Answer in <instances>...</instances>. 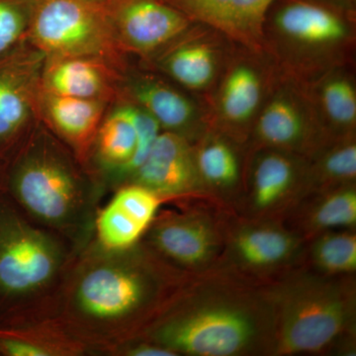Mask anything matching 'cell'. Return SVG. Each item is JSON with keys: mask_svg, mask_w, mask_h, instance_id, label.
Here are the masks:
<instances>
[{"mask_svg": "<svg viewBox=\"0 0 356 356\" xmlns=\"http://www.w3.org/2000/svg\"><path fill=\"white\" fill-rule=\"evenodd\" d=\"M261 100V81L254 70L238 67L229 74L222 88L221 108L228 120H248Z\"/></svg>", "mask_w": 356, "mask_h": 356, "instance_id": "ffe728a7", "label": "cell"}, {"mask_svg": "<svg viewBox=\"0 0 356 356\" xmlns=\"http://www.w3.org/2000/svg\"><path fill=\"white\" fill-rule=\"evenodd\" d=\"M9 189L28 213L51 225L72 221L83 204L74 173L49 154L28 156L14 168Z\"/></svg>", "mask_w": 356, "mask_h": 356, "instance_id": "5b68a950", "label": "cell"}, {"mask_svg": "<svg viewBox=\"0 0 356 356\" xmlns=\"http://www.w3.org/2000/svg\"><path fill=\"white\" fill-rule=\"evenodd\" d=\"M152 242L161 254L180 266L201 268L216 257L220 235L205 215H173L154 227Z\"/></svg>", "mask_w": 356, "mask_h": 356, "instance_id": "ba28073f", "label": "cell"}, {"mask_svg": "<svg viewBox=\"0 0 356 356\" xmlns=\"http://www.w3.org/2000/svg\"><path fill=\"white\" fill-rule=\"evenodd\" d=\"M268 13L280 32L302 43H336L348 32L343 14L325 0H275Z\"/></svg>", "mask_w": 356, "mask_h": 356, "instance_id": "30bf717a", "label": "cell"}, {"mask_svg": "<svg viewBox=\"0 0 356 356\" xmlns=\"http://www.w3.org/2000/svg\"><path fill=\"white\" fill-rule=\"evenodd\" d=\"M312 261L329 276L355 273L356 235L353 232H325L312 245Z\"/></svg>", "mask_w": 356, "mask_h": 356, "instance_id": "7402d4cb", "label": "cell"}, {"mask_svg": "<svg viewBox=\"0 0 356 356\" xmlns=\"http://www.w3.org/2000/svg\"><path fill=\"white\" fill-rule=\"evenodd\" d=\"M321 178L325 184H350L356 177V147L343 145L330 152L321 163Z\"/></svg>", "mask_w": 356, "mask_h": 356, "instance_id": "83f0119b", "label": "cell"}, {"mask_svg": "<svg viewBox=\"0 0 356 356\" xmlns=\"http://www.w3.org/2000/svg\"><path fill=\"white\" fill-rule=\"evenodd\" d=\"M135 95L142 108L149 112L161 127L168 129L170 132L184 130L193 120L191 102L163 84L153 81L140 83L135 88Z\"/></svg>", "mask_w": 356, "mask_h": 356, "instance_id": "9a60e30c", "label": "cell"}, {"mask_svg": "<svg viewBox=\"0 0 356 356\" xmlns=\"http://www.w3.org/2000/svg\"><path fill=\"white\" fill-rule=\"evenodd\" d=\"M325 1L337 2V3L351 4L353 3V1H355V0H325Z\"/></svg>", "mask_w": 356, "mask_h": 356, "instance_id": "4dcf8cb0", "label": "cell"}, {"mask_svg": "<svg viewBox=\"0 0 356 356\" xmlns=\"http://www.w3.org/2000/svg\"><path fill=\"white\" fill-rule=\"evenodd\" d=\"M273 309L268 299L240 293L200 295L156 329L159 346L194 356H236L270 348Z\"/></svg>", "mask_w": 356, "mask_h": 356, "instance_id": "6da1fadb", "label": "cell"}, {"mask_svg": "<svg viewBox=\"0 0 356 356\" xmlns=\"http://www.w3.org/2000/svg\"><path fill=\"white\" fill-rule=\"evenodd\" d=\"M109 11L91 0H40L30 26L44 50L76 55L95 48Z\"/></svg>", "mask_w": 356, "mask_h": 356, "instance_id": "8992f818", "label": "cell"}, {"mask_svg": "<svg viewBox=\"0 0 356 356\" xmlns=\"http://www.w3.org/2000/svg\"><path fill=\"white\" fill-rule=\"evenodd\" d=\"M156 289L158 282L146 267L135 262L106 261L91 266L81 275L74 302L90 320L118 322L142 310Z\"/></svg>", "mask_w": 356, "mask_h": 356, "instance_id": "277c9868", "label": "cell"}, {"mask_svg": "<svg viewBox=\"0 0 356 356\" xmlns=\"http://www.w3.org/2000/svg\"><path fill=\"white\" fill-rule=\"evenodd\" d=\"M189 19L199 21L242 40L261 35L275 0H161Z\"/></svg>", "mask_w": 356, "mask_h": 356, "instance_id": "8fae6325", "label": "cell"}, {"mask_svg": "<svg viewBox=\"0 0 356 356\" xmlns=\"http://www.w3.org/2000/svg\"><path fill=\"white\" fill-rule=\"evenodd\" d=\"M305 127L296 106L285 98L267 105L257 124V135L273 147L296 146L303 139Z\"/></svg>", "mask_w": 356, "mask_h": 356, "instance_id": "ac0fdd59", "label": "cell"}, {"mask_svg": "<svg viewBox=\"0 0 356 356\" xmlns=\"http://www.w3.org/2000/svg\"><path fill=\"white\" fill-rule=\"evenodd\" d=\"M147 227L111 201L97 219V235L103 247L125 250L133 247Z\"/></svg>", "mask_w": 356, "mask_h": 356, "instance_id": "d4e9b609", "label": "cell"}, {"mask_svg": "<svg viewBox=\"0 0 356 356\" xmlns=\"http://www.w3.org/2000/svg\"><path fill=\"white\" fill-rule=\"evenodd\" d=\"M273 325V355L316 353L329 350L353 330V290L329 278H294L268 298Z\"/></svg>", "mask_w": 356, "mask_h": 356, "instance_id": "7a4b0ae2", "label": "cell"}, {"mask_svg": "<svg viewBox=\"0 0 356 356\" xmlns=\"http://www.w3.org/2000/svg\"><path fill=\"white\" fill-rule=\"evenodd\" d=\"M296 170L291 159L277 153L257 161L252 177L250 202L257 212L266 213L286 202L294 187Z\"/></svg>", "mask_w": 356, "mask_h": 356, "instance_id": "4fadbf2b", "label": "cell"}, {"mask_svg": "<svg viewBox=\"0 0 356 356\" xmlns=\"http://www.w3.org/2000/svg\"><path fill=\"white\" fill-rule=\"evenodd\" d=\"M137 144V130L129 107L116 110L103 124L98 136L100 156L106 163L122 170L133 159Z\"/></svg>", "mask_w": 356, "mask_h": 356, "instance_id": "d6986e66", "label": "cell"}, {"mask_svg": "<svg viewBox=\"0 0 356 356\" xmlns=\"http://www.w3.org/2000/svg\"><path fill=\"white\" fill-rule=\"evenodd\" d=\"M215 57L206 44H187L173 51L166 60L172 77L187 88H206L215 74Z\"/></svg>", "mask_w": 356, "mask_h": 356, "instance_id": "603a6c76", "label": "cell"}, {"mask_svg": "<svg viewBox=\"0 0 356 356\" xmlns=\"http://www.w3.org/2000/svg\"><path fill=\"white\" fill-rule=\"evenodd\" d=\"M91 1H95V2H98V3H103V4H111L112 2L114 1V0H91Z\"/></svg>", "mask_w": 356, "mask_h": 356, "instance_id": "1f68e13d", "label": "cell"}, {"mask_svg": "<svg viewBox=\"0 0 356 356\" xmlns=\"http://www.w3.org/2000/svg\"><path fill=\"white\" fill-rule=\"evenodd\" d=\"M60 262L57 243L33 228L0 193V318L23 297L44 286Z\"/></svg>", "mask_w": 356, "mask_h": 356, "instance_id": "3957f363", "label": "cell"}, {"mask_svg": "<svg viewBox=\"0 0 356 356\" xmlns=\"http://www.w3.org/2000/svg\"><path fill=\"white\" fill-rule=\"evenodd\" d=\"M196 165L203 184L229 188L240 175L238 161L232 147L221 140L204 145L195 154Z\"/></svg>", "mask_w": 356, "mask_h": 356, "instance_id": "cb8c5ba5", "label": "cell"}, {"mask_svg": "<svg viewBox=\"0 0 356 356\" xmlns=\"http://www.w3.org/2000/svg\"><path fill=\"white\" fill-rule=\"evenodd\" d=\"M110 7L128 43L140 50H151L175 38L191 20L161 0H114Z\"/></svg>", "mask_w": 356, "mask_h": 356, "instance_id": "9c48e42d", "label": "cell"}, {"mask_svg": "<svg viewBox=\"0 0 356 356\" xmlns=\"http://www.w3.org/2000/svg\"><path fill=\"white\" fill-rule=\"evenodd\" d=\"M231 245L238 264L254 270H268L287 264L296 254L300 240L280 226L264 222L238 229Z\"/></svg>", "mask_w": 356, "mask_h": 356, "instance_id": "7c38bea8", "label": "cell"}, {"mask_svg": "<svg viewBox=\"0 0 356 356\" xmlns=\"http://www.w3.org/2000/svg\"><path fill=\"white\" fill-rule=\"evenodd\" d=\"M48 84L51 95L93 99L102 90V77L95 65L72 58L51 70Z\"/></svg>", "mask_w": 356, "mask_h": 356, "instance_id": "44dd1931", "label": "cell"}, {"mask_svg": "<svg viewBox=\"0 0 356 356\" xmlns=\"http://www.w3.org/2000/svg\"><path fill=\"white\" fill-rule=\"evenodd\" d=\"M305 225L313 233H325L336 229H353L356 225V191L341 186L327 192L315 201L307 212Z\"/></svg>", "mask_w": 356, "mask_h": 356, "instance_id": "e0dca14e", "label": "cell"}, {"mask_svg": "<svg viewBox=\"0 0 356 356\" xmlns=\"http://www.w3.org/2000/svg\"><path fill=\"white\" fill-rule=\"evenodd\" d=\"M102 112V105L93 99L51 95L49 102L51 121L76 144L86 142L95 133Z\"/></svg>", "mask_w": 356, "mask_h": 356, "instance_id": "2e32d148", "label": "cell"}, {"mask_svg": "<svg viewBox=\"0 0 356 356\" xmlns=\"http://www.w3.org/2000/svg\"><path fill=\"white\" fill-rule=\"evenodd\" d=\"M27 88L19 67L0 60V154L6 151L29 115Z\"/></svg>", "mask_w": 356, "mask_h": 356, "instance_id": "5bb4252c", "label": "cell"}, {"mask_svg": "<svg viewBox=\"0 0 356 356\" xmlns=\"http://www.w3.org/2000/svg\"><path fill=\"white\" fill-rule=\"evenodd\" d=\"M40 0H0V58L31 25Z\"/></svg>", "mask_w": 356, "mask_h": 356, "instance_id": "484cf974", "label": "cell"}, {"mask_svg": "<svg viewBox=\"0 0 356 356\" xmlns=\"http://www.w3.org/2000/svg\"><path fill=\"white\" fill-rule=\"evenodd\" d=\"M134 175L137 184L159 196L197 191L203 184L195 154L184 138L172 132L159 134Z\"/></svg>", "mask_w": 356, "mask_h": 356, "instance_id": "52a82bcc", "label": "cell"}, {"mask_svg": "<svg viewBox=\"0 0 356 356\" xmlns=\"http://www.w3.org/2000/svg\"><path fill=\"white\" fill-rule=\"evenodd\" d=\"M129 355L133 356H177L175 351L163 346L154 344H140L139 346L128 350Z\"/></svg>", "mask_w": 356, "mask_h": 356, "instance_id": "f546056e", "label": "cell"}, {"mask_svg": "<svg viewBox=\"0 0 356 356\" xmlns=\"http://www.w3.org/2000/svg\"><path fill=\"white\" fill-rule=\"evenodd\" d=\"M128 107L137 130L138 144L133 159L125 168H122V170L134 173L142 165L147 154L151 151L154 140L161 134L159 133L161 125L146 110L137 108V107Z\"/></svg>", "mask_w": 356, "mask_h": 356, "instance_id": "f1b7e54d", "label": "cell"}, {"mask_svg": "<svg viewBox=\"0 0 356 356\" xmlns=\"http://www.w3.org/2000/svg\"><path fill=\"white\" fill-rule=\"evenodd\" d=\"M323 104L330 118L341 126L353 125L356 120V95L350 81L334 79L325 84Z\"/></svg>", "mask_w": 356, "mask_h": 356, "instance_id": "4316f807", "label": "cell"}]
</instances>
